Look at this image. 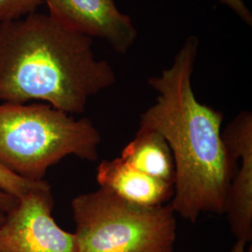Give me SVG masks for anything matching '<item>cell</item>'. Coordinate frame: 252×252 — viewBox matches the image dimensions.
<instances>
[{
	"mask_svg": "<svg viewBox=\"0 0 252 252\" xmlns=\"http://www.w3.org/2000/svg\"><path fill=\"white\" fill-rule=\"evenodd\" d=\"M198 48L197 36H188L171 66L149 79L158 94L139 123V129L161 134L169 145L176 166L170 205L190 222L202 213H223L230 180L223 114L200 103L191 86Z\"/></svg>",
	"mask_w": 252,
	"mask_h": 252,
	"instance_id": "obj_1",
	"label": "cell"
},
{
	"mask_svg": "<svg viewBox=\"0 0 252 252\" xmlns=\"http://www.w3.org/2000/svg\"><path fill=\"white\" fill-rule=\"evenodd\" d=\"M116 74L98 60L93 38L34 12L0 24V101H41L68 114L85 111L91 96L112 86Z\"/></svg>",
	"mask_w": 252,
	"mask_h": 252,
	"instance_id": "obj_2",
	"label": "cell"
},
{
	"mask_svg": "<svg viewBox=\"0 0 252 252\" xmlns=\"http://www.w3.org/2000/svg\"><path fill=\"white\" fill-rule=\"evenodd\" d=\"M101 135L88 118L46 103H0V165L29 181L44 180L47 170L74 155L98 159Z\"/></svg>",
	"mask_w": 252,
	"mask_h": 252,
	"instance_id": "obj_3",
	"label": "cell"
},
{
	"mask_svg": "<svg viewBox=\"0 0 252 252\" xmlns=\"http://www.w3.org/2000/svg\"><path fill=\"white\" fill-rule=\"evenodd\" d=\"M77 252H173L177 220L170 204L146 207L105 188L71 202Z\"/></svg>",
	"mask_w": 252,
	"mask_h": 252,
	"instance_id": "obj_4",
	"label": "cell"
},
{
	"mask_svg": "<svg viewBox=\"0 0 252 252\" xmlns=\"http://www.w3.org/2000/svg\"><path fill=\"white\" fill-rule=\"evenodd\" d=\"M52 188L40 180L5 214L0 225V252H77L72 233L53 217Z\"/></svg>",
	"mask_w": 252,
	"mask_h": 252,
	"instance_id": "obj_5",
	"label": "cell"
},
{
	"mask_svg": "<svg viewBox=\"0 0 252 252\" xmlns=\"http://www.w3.org/2000/svg\"><path fill=\"white\" fill-rule=\"evenodd\" d=\"M230 165L224 211L236 240L252 239V114L240 112L221 132Z\"/></svg>",
	"mask_w": 252,
	"mask_h": 252,
	"instance_id": "obj_6",
	"label": "cell"
},
{
	"mask_svg": "<svg viewBox=\"0 0 252 252\" xmlns=\"http://www.w3.org/2000/svg\"><path fill=\"white\" fill-rule=\"evenodd\" d=\"M49 15L74 32L98 37L117 54L135 44L137 30L132 19L118 9L114 0H43Z\"/></svg>",
	"mask_w": 252,
	"mask_h": 252,
	"instance_id": "obj_7",
	"label": "cell"
},
{
	"mask_svg": "<svg viewBox=\"0 0 252 252\" xmlns=\"http://www.w3.org/2000/svg\"><path fill=\"white\" fill-rule=\"evenodd\" d=\"M96 180L105 188L133 204L154 207L173 197L174 185L136 170L123 159L104 160L96 170Z\"/></svg>",
	"mask_w": 252,
	"mask_h": 252,
	"instance_id": "obj_8",
	"label": "cell"
},
{
	"mask_svg": "<svg viewBox=\"0 0 252 252\" xmlns=\"http://www.w3.org/2000/svg\"><path fill=\"white\" fill-rule=\"evenodd\" d=\"M120 158L152 178L175 183L176 166L171 149L164 137L155 131L138 129Z\"/></svg>",
	"mask_w": 252,
	"mask_h": 252,
	"instance_id": "obj_9",
	"label": "cell"
},
{
	"mask_svg": "<svg viewBox=\"0 0 252 252\" xmlns=\"http://www.w3.org/2000/svg\"><path fill=\"white\" fill-rule=\"evenodd\" d=\"M43 0H0V24L36 12Z\"/></svg>",
	"mask_w": 252,
	"mask_h": 252,
	"instance_id": "obj_10",
	"label": "cell"
},
{
	"mask_svg": "<svg viewBox=\"0 0 252 252\" xmlns=\"http://www.w3.org/2000/svg\"><path fill=\"white\" fill-rule=\"evenodd\" d=\"M37 182L24 180L0 165V189L18 199L24 196Z\"/></svg>",
	"mask_w": 252,
	"mask_h": 252,
	"instance_id": "obj_11",
	"label": "cell"
},
{
	"mask_svg": "<svg viewBox=\"0 0 252 252\" xmlns=\"http://www.w3.org/2000/svg\"><path fill=\"white\" fill-rule=\"evenodd\" d=\"M226 7L230 8L234 13L249 26L252 25V15L251 10L247 7L243 0H218Z\"/></svg>",
	"mask_w": 252,
	"mask_h": 252,
	"instance_id": "obj_12",
	"label": "cell"
},
{
	"mask_svg": "<svg viewBox=\"0 0 252 252\" xmlns=\"http://www.w3.org/2000/svg\"><path fill=\"white\" fill-rule=\"evenodd\" d=\"M19 199L0 189V211L8 213L17 206Z\"/></svg>",
	"mask_w": 252,
	"mask_h": 252,
	"instance_id": "obj_13",
	"label": "cell"
},
{
	"mask_svg": "<svg viewBox=\"0 0 252 252\" xmlns=\"http://www.w3.org/2000/svg\"><path fill=\"white\" fill-rule=\"evenodd\" d=\"M247 245L248 244L245 243L243 241L236 240L230 252H252V247L247 249Z\"/></svg>",
	"mask_w": 252,
	"mask_h": 252,
	"instance_id": "obj_14",
	"label": "cell"
},
{
	"mask_svg": "<svg viewBox=\"0 0 252 252\" xmlns=\"http://www.w3.org/2000/svg\"><path fill=\"white\" fill-rule=\"evenodd\" d=\"M5 214H6V213L0 211V225L2 224V222H3L4 220H5Z\"/></svg>",
	"mask_w": 252,
	"mask_h": 252,
	"instance_id": "obj_15",
	"label": "cell"
}]
</instances>
